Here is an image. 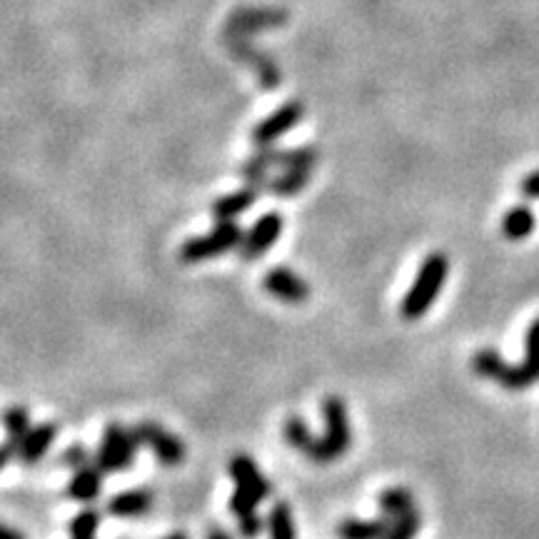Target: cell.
<instances>
[{"label":"cell","mask_w":539,"mask_h":539,"mask_svg":"<svg viewBox=\"0 0 539 539\" xmlns=\"http://www.w3.org/2000/svg\"><path fill=\"white\" fill-rule=\"evenodd\" d=\"M103 490V472L98 467L83 465L75 470L73 480H70L68 495L78 502H93Z\"/></svg>","instance_id":"obj_16"},{"label":"cell","mask_w":539,"mask_h":539,"mask_svg":"<svg viewBox=\"0 0 539 539\" xmlns=\"http://www.w3.org/2000/svg\"><path fill=\"white\" fill-rule=\"evenodd\" d=\"M0 539H25V537H23V535H20V532L10 530V527L0 525Z\"/></svg>","instance_id":"obj_29"},{"label":"cell","mask_w":539,"mask_h":539,"mask_svg":"<svg viewBox=\"0 0 539 539\" xmlns=\"http://www.w3.org/2000/svg\"><path fill=\"white\" fill-rule=\"evenodd\" d=\"M98 527H100L98 512L85 510V512H80L73 522H70V535L78 539H93L95 532H98Z\"/></svg>","instance_id":"obj_25"},{"label":"cell","mask_w":539,"mask_h":539,"mask_svg":"<svg viewBox=\"0 0 539 539\" xmlns=\"http://www.w3.org/2000/svg\"><path fill=\"white\" fill-rule=\"evenodd\" d=\"M472 370L505 390H527L539 382V317L527 330V350L522 365L512 367L495 350H480L472 357Z\"/></svg>","instance_id":"obj_1"},{"label":"cell","mask_w":539,"mask_h":539,"mask_svg":"<svg viewBox=\"0 0 539 539\" xmlns=\"http://www.w3.org/2000/svg\"><path fill=\"white\" fill-rule=\"evenodd\" d=\"M390 532V517H380V520H350L342 522L337 527V535L340 539H385Z\"/></svg>","instance_id":"obj_17"},{"label":"cell","mask_w":539,"mask_h":539,"mask_svg":"<svg viewBox=\"0 0 539 539\" xmlns=\"http://www.w3.org/2000/svg\"><path fill=\"white\" fill-rule=\"evenodd\" d=\"M15 455H18V445H15V442H8V445L0 447V470H3V467L8 465Z\"/></svg>","instance_id":"obj_28"},{"label":"cell","mask_w":539,"mask_h":539,"mask_svg":"<svg viewBox=\"0 0 539 539\" xmlns=\"http://www.w3.org/2000/svg\"><path fill=\"white\" fill-rule=\"evenodd\" d=\"M153 510V495L148 490L120 492L108 502V512L115 517H143Z\"/></svg>","instance_id":"obj_15"},{"label":"cell","mask_w":539,"mask_h":539,"mask_svg":"<svg viewBox=\"0 0 539 539\" xmlns=\"http://www.w3.org/2000/svg\"><path fill=\"white\" fill-rule=\"evenodd\" d=\"M165 539H188V535H183V532H175V535L165 537Z\"/></svg>","instance_id":"obj_31"},{"label":"cell","mask_w":539,"mask_h":539,"mask_svg":"<svg viewBox=\"0 0 539 539\" xmlns=\"http://www.w3.org/2000/svg\"><path fill=\"white\" fill-rule=\"evenodd\" d=\"M133 435L135 440H138V445L148 447V450L158 457L160 465L165 467L183 465L185 445L178 440V437L170 435L168 430H163L160 425H155V422L150 420L138 422V425L133 427Z\"/></svg>","instance_id":"obj_6"},{"label":"cell","mask_w":539,"mask_h":539,"mask_svg":"<svg viewBox=\"0 0 539 539\" xmlns=\"http://www.w3.org/2000/svg\"><path fill=\"white\" fill-rule=\"evenodd\" d=\"M447 275H450V260H447L445 253H432L427 255L425 263L417 270L415 282L407 290L405 300L400 305V315L405 320H420L432 305H435L437 295L445 287Z\"/></svg>","instance_id":"obj_2"},{"label":"cell","mask_w":539,"mask_h":539,"mask_svg":"<svg viewBox=\"0 0 539 539\" xmlns=\"http://www.w3.org/2000/svg\"><path fill=\"white\" fill-rule=\"evenodd\" d=\"M302 118H305V103H302V100H287L285 105L272 110L268 118H263L255 125L253 143L258 145V148H270L282 135H287L292 128H297V125L302 123Z\"/></svg>","instance_id":"obj_7"},{"label":"cell","mask_w":539,"mask_h":539,"mask_svg":"<svg viewBox=\"0 0 539 539\" xmlns=\"http://www.w3.org/2000/svg\"><path fill=\"white\" fill-rule=\"evenodd\" d=\"M322 415H325V435L315 440L310 447L307 457L315 465H330V462L340 460L352 445V430L350 420H347V407L340 397L330 395L322 400Z\"/></svg>","instance_id":"obj_3"},{"label":"cell","mask_w":539,"mask_h":539,"mask_svg":"<svg viewBox=\"0 0 539 539\" xmlns=\"http://www.w3.org/2000/svg\"><path fill=\"white\" fill-rule=\"evenodd\" d=\"M258 195L260 188H255V185H245V188L235 190V193L223 195V198H218L213 203L215 220H218V223H235V218H240V215L253 208Z\"/></svg>","instance_id":"obj_13"},{"label":"cell","mask_w":539,"mask_h":539,"mask_svg":"<svg viewBox=\"0 0 539 539\" xmlns=\"http://www.w3.org/2000/svg\"><path fill=\"white\" fill-rule=\"evenodd\" d=\"M243 240L245 233L238 223H218L208 235L185 240L183 248H180V260L188 265L203 263V260L218 258V255H225L230 253V250L240 248Z\"/></svg>","instance_id":"obj_4"},{"label":"cell","mask_w":539,"mask_h":539,"mask_svg":"<svg viewBox=\"0 0 539 539\" xmlns=\"http://www.w3.org/2000/svg\"><path fill=\"white\" fill-rule=\"evenodd\" d=\"M3 425L5 432H8V440L20 445V440L30 432L28 410H25V407H10V410L3 412Z\"/></svg>","instance_id":"obj_22"},{"label":"cell","mask_w":539,"mask_h":539,"mask_svg":"<svg viewBox=\"0 0 539 539\" xmlns=\"http://www.w3.org/2000/svg\"><path fill=\"white\" fill-rule=\"evenodd\" d=\"M73 539H78V537H73Z\"/></svg>","instance_id":"obj_32"},{"label":"cell","mask_w":539,"mask_h":539,"mask_svg":"<svg viewBox=\"0 0 539 539\" xmlns=\"http://www.w3.org/2000/svg\"><path fill=\"white\" fill-rule=\"evenodd\" d=\"M55 432H58V427L50 425V422H45V425L30 430L18 445L20 460H23L25 465H35V462H38L40 457L50 450V445H53V440H55Z\"/></svg>","instance_id":"obj_14"},{"label":"cell","mask_w":539,"mask_h":539,"mask_svg":"<svg viewBox=\"0 0 539 539\" xmlns=\"http://www.w3.org/2000/svg\"><path fill=\"white\" fill-rule=\"evenodd\" d=\"M282 430H285V440L290 442L295 450L305 452V455L310 452V447L315 445V437L310 435V430H307V425L300 420V417H287Z\"/></svg>","instance_id":"obj_23"},{"label":"cell","mask_w":539,"mask_h":539,"mask_svg":"<svg viewBox=\"0 0 539 539\" xmlns=\"http://www.w3.org/2000/svg\"><path fill=\"white\" fill-rule=\"evenodd\" d=\"M270 539H295V525H292V512L285 502H277L268 517Z\"/></svg>","instance_id":"obj_21"},{"label":"cell","mask_w":539,"mask_h":539,"mask_svg":"<svg viewBox=\"0 0 539 539\" xmlns=\"http://www.w3.org/2000/svg\"><path fill=\"white\" fill-rule=\"evenodd\" d=\"M310 175L312 170H282L275 178L265 180L263 190H268L272 195H282V198H290V195H297L300 190L307 188Z\"/></svg>","instance_id":"obj_18"},{"label":"cell","mask_w":539,"mask_h":539,"mask_svg":"<svg viewBox=\"0 0 539 539\" xmlns=\"http://www.w3.org/2000/svg\"><path fill=\"white\" fill-rule=\"evenodd\" d=\"M63 460L68 462L70 467H75V470H78V467H83V465H88V455H85V450H80V447H73V450L65 452Z\"/></svg>","instance_id":"obj_27"},{"label":"cell","mask_w":539,"mask_h":539,"mask_svg":"<svg viewBox=\"0 0 539 539\" xmlns=\"http://www.w3.org/2000/svg\"><path fill=\"white\" fill-rule=\"evenodd\" d=\"M377 505L382 507L385 517H400L405 515V512L415 510V507H412V495L407 490H402V487H390V490L382 492V495L377 497Z\"/></svg>","instance_id":"obj_20"},{"label":"cell","mask_w":539,"mask_h":539,"mask_svg":"<svg viewBox=\"0 0 539 539\" xmlns=\"http://www.w3.org/2000/svg\"><path fill=\"white\" fill-rule=\"evenodd\" d=\"M208 539H230V535L225 530H213V532H210Z\"/></svg>","instance_id":"obj_30"},{"label":"cell","mask_w":539,"mask_h":539,"mask_svg":"<svg viewBox=\"0 0 539 539\" xmlns=\"http://www.w3.org/2000/svg\"><path fill=\"white\" fill-rule=\"evenodd\" d=\"M285 230V218L280 213H265L253 228L245 233L243 245H240V253H243V260L253 263L260 255H265L272 245L277 243V238Z\"/></svg>","instance_id":"obj_9"},{"label":"cell","mask_w":539,"mask_h":539,"mask_svg":"<svg viewBox=\"0 0 539 539\" xmlns=\"http://www.w3.org/2000/svg\"><path fill=\"white\" fill-rule=\"evenodd\" d=\"M263 285L272 297H277V300L282 302H292V305H300V302H305L307 297H310L307 282L287 268H272L268 275H265Z\"/></svg>","instance_id":"obj_11"},{"label":"cell","mask_w":539,"mask_h":539,"mask_svg":"<svg viewBox=\"0 0 539 539\" xmlns=\"http://www.w3.org/2000/svg\"><path fill=\"white\" fill-rule=\"evenodd\" d=\"M520 193L525 195V198L530 200H539V170H535V173L525 175L520 183Z\"/></svg>","instance_id":"obj_26"},{"label":"cell","mask_w":539,"mask_h":539,"mask_svg":"<svg viewBox=\"0 0 539 539\" xmlns=\"http://www.w3.org/2000/svg\"><path fill=\"white\" fill-rule=\"evenodd\" d=\"M230 475L235 480V490H240L243 495H248L253 502H263L270 495V485L265 480L263 472L258 470L253 460L248 455H235L230 462Z\"/></svg>","instance_id":"obj_10"},{"label":"cell","mask_w":539,"mask_h":539,"mask_svg":"<svg viewBox=\"0 0 539 539\" xmlns=\"http://www.w3.org/2000/svg\"><path fill=\"white\" fill-rule=\"evenodd\" d=\"M135 450H138V440H135L133 430H125L123 425L113 422V425L105 427L95 467L100 472L128 470L135 460Z\"/></svg>","instance_id":"obj_5"},{"label":"cell","mask_w":539,"mask_h":539,"mask_svg":"<svg viewBox=\"0 0 539 539\" xmlns=\"http://www.w3.org/2000/svg\"><path fill=\"white\" fill-rule=\"evenodd\" d=\"M285 20H287L285 10H272V8L240 10V13H235L233 18H230L225 33H233V35L258 33V30H268V28H277V25H285Z\"/></svg>","instance_id":"obj_12"},{"label":"cell","mask_w":539,"mask_h":539,"mask_svg":"<svg viewBox=\"0 0 539 539\" xmlns=\"http://www.w3.org/2000/svg\"><path fill=\"white\" fill-rule=\"evenodd\" d=\"M535 225V213H532L527 205H517V208H512L510 213L505 215V220H502V233L510 240H525L535 233Z\"/></svg>","instance_id":"obj_19"},{"label":"cell","mask_w":539,"mask_h":539,"mask_svg":"<svg viewBox=\"0 0 539 539\" xmlns=\"http://www.w3.org/2000/svg\"><path fill=\"white\" fill-rule=\"evenodd\" d=\"M422 527V515L417 510L405 512V515L395 517V522L390 525V532H387L385 539H415L417 532Z\"/></svg>","instance_id":"obj_24"},{"label":"cell","mask_w":539,"mask_h":539,"mask_svg":"<svg viewBox=\"0 0 539 539\" xmlns=\"http://www.w3.org/2000/svg\"><path fill=\"white\" fill-rule=\"evenodd\" d=\"M225 43H228L230 53L235 55V58H240L243 63H248L250 68L258 73L260 85H263L265 90H275L277 85L282 83V73L280 68H277L275 63L268 58L265 53H260L258 48H255L253 43L248 40V35H233V33H225Z\"/></svg>","instance_id":"obj_8"}]
</instances>
